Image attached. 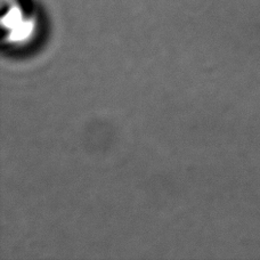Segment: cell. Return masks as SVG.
<instances>
[{
  "mask_svg": "<svg viewBox=\"0 0 260 260\" xmlns=\"http://www.w3.org/2000/svg\"><path fill=\"white\" fill-rule=\"evenodd\" d=\"M5 6L8 9L3 16V25L8 32V39L12 43H16L29 38L34 31L35 21L24 16L22 7L15 0H8Z\"/></svg>",
  "mask_w": 260,
  "mask_h": 260,
  "instance_id": "6da1fadb",
  "label": "cell"
}]
</instances>
